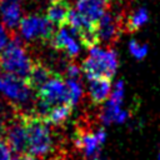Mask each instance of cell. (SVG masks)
Returning a JSON list of instances; mask_svg holds the SVG:
<instances>
[{"mask_svg":"<svg viewBox=\"0 0 160 160\" xmlns=\"http://www.w3.org/2000/svg\"><path fill=\"white\" fill-rule=\"evenodd\" d=\"M54 74H55V71L51 70L49 66H46L42 61L35 60V62L31 68V71H30V74L25 81L28 82L30 89L34 92H36Z\"/></svg>","mask_w":160,"mask_h":160,"instance_id":"obj_12","label":"cell"},{"mask_svg":"<svg viewBox=\"0 0 160 160\" xmlns=\"http://www.w3.org/2000/svg\"><path fill=\"white\" fill-rule=\"evenodd\" d=\"M71 8L66 0H51L45 16L54 24V26L59 28L68 21V16Z\"/></svg>","mask_w":160,"mask_h":160,"instance_id":"obj_14","label":"cell"},{"mask_svg":"<svg viewBox=\"0 0 160 160\" xmlns=\"http://www.w3.org/2000/svg\"><path fill=\"white\" fill-rule=\"evenodd\" d=\"M0 14L9 34H15L21 20V0H0Z\"/></svg>","mask_w":160,"mask_h":160,"instance_id":"obj_10","label":"cell"},{"mask_svg":"<svg viewBox=\"0 0 160 160\" xmlns=\"http://www.w3.org/2000/svg\"><path fill=\"white\" fill-rule=\"evenodd\" d=\"M111 80L108 79H92L89 80L88 95L92 105L104 104L111 94Z\"/></svg>","mask_w":160,"mask_h":160,"instance_id":"obj_11","label":"cell"},{"mask_svg":"<svg viewBox=\"0 0 160 160\" xmlns=\"http://www.w3.org/2000/svg\"><path fill=\"white\" fill-rule=\"evenodd\" d=\"M105 130L96 126L88 116H84L75 126L74 131V146L85 158L99 160L101 146L105 141Z\"/></svg>","mask_w":160,"mask_h":160,"instance_id":"obj_3","label":"cell"},{"mask_svg":"<svg viewBox=\"0 0 160 160\" xmlns=\"http://www.w3.org/2000/svg\"><path fill=\"white\" fill-rule=\"evenodd\" d=\"M12 151L9 146V144L6 142L5 138L2 136V134H0V160H11Z\"/></svg>","mask_w":160,"mask_h":160,"instance_id":"obj_19","label":"cell"},{"mask_svg":"<svg viewBox=\"0 0 160 160\" xmlns=\"http://www.w3.org/2000/svg\"><path fill=\"white\" fill-rule=\"evenodd\" d=\"M72 109L74 106L71 104H64V105H58L54 106L49 110V112L46 114V116L44 118V120L46 122H49L52 126H62L66 120L71 116L72 114Z\"/></svg>","mask_w":160,"mask_h":160,"instance_id":"obj_15","label":"cell"},{"mask_svg":"<svg viewBox=\"0 0 160 160\" xmlns=\"http://www.w3.org/2000/svg\"><path fill=\"white\" fill-rule=\"evenodd\" d=\"M0 92L10 101V104L18 111L28 112L25 109L30 106H32L34 109V91L30 89L28 82L21 78L0 71Z\"/></svg>","mask_w":160,"mask_h":160,"instance_id":"obj_5","label":"cell"},{"mask_svg":"<svg viewBox=\"0 0 160 160\" xmlns=\"http://www.w3.org/2000/svg\"><path fill=\"white\" fill-rule=\"evenodd\" d=\"M9 32L6 31V29L2 26V25H0V51L5 48V45L8 44V41H9Z\"/></svg>","mask_w":160,"mask_h":160,"instance_id":"obj_20","label":"cell"},{"mask_svg":"<svg viewBox=\"0 0 160 160\" xmlns=\"http://www.w3.org/2000/svg\"><path fill=\"white\" fill-rule=\"evenodd\" d=\"M122 32H125L122 12L109 8L98 22L99 44H104L105 48H112L119 41Z\"/></svg>","mask_w":160,"mask_h":160,"instance_id":"obj_7","label":"cell"},{"mask_svg":"<svg viewBox=\"0 0 160 160\" xmlns=\"http://www.w3.org/2000/svg\"><path fill=\"white\" fill-rule=\"evenodd\" d=\"M158 160H160V151H159V154H158Z\"/></svg>","mask_w":160,"mask_h":160,"instance_id":"obj_21","label":"cell"},{"mask_svg":"<svg viewBox=\"0 0 160 160\" xmlns=\"http://www.w3.org/2000/svg\"><path fill=\"white\" fill-rule=\"evenodd\" d=\"M55 50L61 51L69 59L75 60L80 52V40L76 31L66 22L59 28H56L50 42Z\"/></svg>","mask_w":160,"mask_h":160,"instance_id":"obj_8","label":"cell"},{"mask_svg":"<svg viewBox=\"0 0 160 160\" xmlns=\"http://www.w3.org/2000/svg\"><path fill=\"white\" fill-rule=\"evenodd\" d=\"M110 8V0H76L75 11L84 19L98 24L104 12Z\"/></svg>","mask_w":160,"mask_h":160,"instance_id":"obj_9","label":"cell"},{"mask_svg":"<svg viewBox=\"0 0 160 160\" xmlns=\"http://www.w3.org/2000/svg\"><path fill=\"white\" fill-rule=\"evenodd\" d=\"M129 50L131 52V55L136 59H144L148 54V46L145 44H140L136 40H131L129 42Z\"/></svg>","mask_w":160,"mask_h":160,"instance_id":"obj_17","label":"cell"},{"mask_svg":"<svg viewBox=\"0 0 160 160\" xmlns=\"http://www.w3.org/2000/svg\"><path fill=\"white\" fill-rule=\"evenodd\" d=\"M35 60L28 52L24 40L18 32L10 35V40L0 51V71L28 79Z\"/></svg>","mask_w":160,"mask_h":160,"instance_id":"obj_2","label":"cell"},{"mask_svg":"<svg viewBox=\"0 0 160 160\" xmlns=\"http://www.w3.org/2000/svg\"><path fill=\"white\" fill-rule=\"evenodd\" d=\"M28 136L26 154L40 160H66L68 152L58 142L52 125L34 112H24Z\"/></svg>","mask_w":160,"mask_h":160,"instance_id":"obj_1","label":"cell"},{"mask_svg":"<svg viewBox=\"0 0 160 160\" xmlns=\"http://www.w3.org/2000/svg\"><path fill=\"white\" fill-rule=\"evenodd\" d=\"M66 84L69 88V94H70V100L72 102V105H78L82 96H84V90H82V85L80 82V80L78 79H66Z\"/></svg>","mask_w":160,"mask_h":160,"instance_id":"obj_16","label":"cell"},{"mask_svg":"<svg viewBox=\"0 0 160 160\" xmlns=\"http://www.w3.org/2000/svg\"><path fill=\"white\" fill-rule=\"evenodd\" d=\"M122 20H124V31L128 34H134L140 28H142L148 20H149V12L146 8L139 6L131 11H129L126 15L122 12Z\"/></svg>","mask_w":160,"mask_h":160,"instance_id":"obj_13","label":"cell"},{"mask_svg":"<svg viewBox=\"0 0 160 160\" xmlns=\"http://www.w3.org/2000/svg\"><path fill=\"white\" fill-rule=\"evenodd\" d=\"M81 71L89 80L108 79L111 80L118 70V55L112 48H99L98 45L89 49L88 56L81 62Z\"/></svg>","mask_w":160,"mask_h":160,"instance_id":"obj_4","label":"cell"},{"mask_svg":"<svg viewBox=\"0 0 160 160\" xmlns=\"http://www.w3.org/2000/svg\"><path fill=\"white\" fill-rule=\"evenodd\" d=\"M56 28L42 15L29 14L21 18L19 24V32L24 41L49 44Z\"/></svg>","mask_w":160,"mask_h":160,"instance_id":"obj_6","label":"cell"},{"mask_svg":"<svg viewBox=\"0 0 160 160\" xmlns=\"http://www.w3.org/2000/svg\"><path fill=\"white\" fill-rule=\"evenodd\" d=\"M82 71H81V66H79L74 60L69 61L66 68H65V75L68 79H78L80 80Z\"/></svg>","mask_w":160,"mask_h":160,"instance_id":"obj_18","label":"cell"}]
</instances>
